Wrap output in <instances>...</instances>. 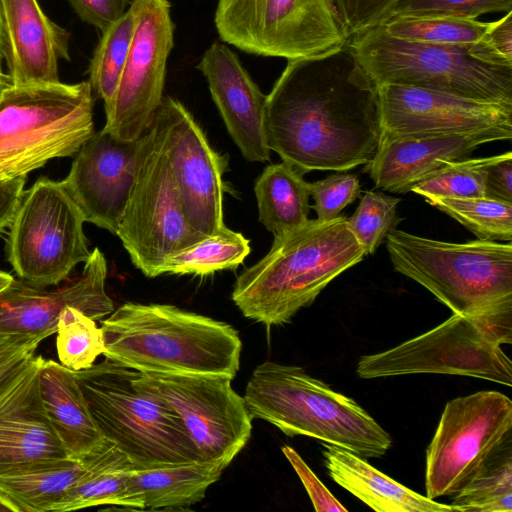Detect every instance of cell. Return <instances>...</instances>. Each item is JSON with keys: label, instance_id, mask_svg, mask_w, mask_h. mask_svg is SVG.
I'll return each mask as SVG.
<instances>
[{"label": "cell", "instance_id": "obj_5", "mask_svg": "<svg viewBox=\"0 0 512 512\" xmlns=\"http://www.w3.org/2000/svg\"><path fill=\"white\" fill-rule=\"evenodd\" d=\"M349 46L375 86L407 85L512 105V67L483 40L473 45L408 41L381 25L351 37Z\"/></svg>", "mask_w": 512, "mask_h": 512}, {"label": "cell", "instance_id": "obj_41", "mask_svg": "<svg viewBox=\"0 0 512 512\" xmlns=\"http://www.w3.org/2000/svg\"><path fill=\"white\" fill-rule=\"evenodd\" d=\"M44 338L0 332V394L34 359Z\"/></svg>", "mask_w": 512, "mask_h": 512}, {"label": "cell", "instance_id": "obj_51", "mask_svg": "<svg viewBox=\"0 0 512 512\" xmlns=\"http://www.w3.org/2000/svg\"><path fill=\"white\" fill-rule=\"evenodd\" d=\"M0 63H1V61H0ZM0 71H2V69H1V64H0Z\"/></svg>", "mask_w": 512, "mask_h": 512}, {"label": "cell", "instance_id": "obj_2", "mask_svg": "<svg viewBox=\"0 0 512 512\" xmlns=\"http://www.w3.org/2000/svg\"><path fill=\"white\" fill-rule=\"evenodd\" d=\"M364 256L347 217L308 219L274 236L268 253L238 275L231 297L246 318L282 325Z\"/></svg>", "mask_w": 512, "mask_h": 512}, {"label": "cell", "instance_id": "obj_6", "mask_svg": "<svg viewBox=\"0 0 512 512\" xmlns=\"http://www.w3.org/2000/svg\"><path fill=\"white\" fill-rule=\"evenodd\" d=\"M75 372L103 438L135 469L199 461L181 418L162 398L136 383V370L106 358Z\"/></svg>", "mask_w": 512, "mask_h": 512}, {"label": "cell", "instance_id": "obj_1", "mask_svg": "<svg viewBox=\"0 0 512 512\" xmlns=\"http://www.w3.org/2000/svg\"><path fill=\"white\" fill-rule=\"evenodd\" d=\"M266 143L301 174L368 163L380 138L377 88L346 45L288 60L266 95Z\"/></svg>", "mask_w": 512, "mask_h": 512}, {"label": "cell", "instance_id": "obj_20", "mask_svg": "<svg viewBox=\"0 0 512 512\" xmlns=\"http://www.w3.org/2000/svg\"><path fill=\"white\" fill-rule=\"evenodd\" d=\"M197 69L206 78L211 97L242 156L249 162L270 161L264 129L266 95L238 56L216 41L204 52Z\"/></svg>", "mask_w": 512, "mask_h": 512}, {"label": "cell", "instance_id": "obj_13", "mask_svg": "<svg viewBox=\"0 0 512 512\" xmlns=\"http://www.w3.org/2000/svg\"><path fill=\"white\" fill-rule=\"evenodd\" d=\"M512 401L498 391H479L447 402L426 450V497L460 491L511 437Z\"/></svg>", "mask_w": 512, "mask_h": 512}, {"label": "cell", "instance_id": "obj_22", "mask_svg": "<svg viewBox=\"0 0 512 512\" xmlns=\"http://www.w3.org/2000/svg\"><path fill=\"white\" fill-rule=\"evenodd\" d=\"M493 141H502V138L493 133L380 134L376 152L363 170L376 188L407 193L431 173L468 158L478 146Z\"/></svg>", "mask_w": 512, "mask_h": 512}, {"label": "cell", "instance_id": "obj_26", "mask_svg": "<svg viewBox=\"0 0 512 512\" xmlns=\"http://www.w3.org/2000/svg\"><path fill=\"white\" fill-rule=\"evenodd\" d=\"M80 460L83 471L54 512L101 505L144 509L143 499L131 484L135 467L112 442L104 439L98 448Z\"/></svg>", "mask_w": 512, "mask_h": 512}, {"label": "cell", "instance_id": "obj_4", "mask_svg": "<svg viewBox=\"0 0 512 512\" xmlns=\"http://www.w3.org/2000/svg\"><path fill=\"white\" fill-rule=\"evenodd\" d=\"M244 399L252 418L287 436H308L362 458L384 455L390 435L352 398L298 366L265 361L248 380Z\"/></svg>", "mask_w": 512, "mask_h": 512}, {"label": "cell", "instance_id": "obj_18", "mask_svg": "<svg viewBox=\"0 0 512 512\" xmlns=\"http://www.w3.org/2000/svg\"><path fill=\"white\" fill-rule=\"evenodd\" d=\"M146 133L127 141L102 128L81 146L62 183L85 222L116 235L142 161Z\"/></svg>", "mask_w": 512, "mask_h": 512}, {"label": "cell", "instance_id": "obj_24", "mask_svg": "<svg viewBox=\"0 0 512 512\" xmlns=\"http://www.w3.org/2000/svg\"><path fill=\"white\" fill-rule=\"evenodd\" d=\"M39 388L46 416L69 457L80 460L104 442L75 371L40 356Z\"/></svg>", "mask_w": 512, "mask_h": 512}, {"label": "cell", "instance_id": "obj_39", "mask_svg": "<svg viewBox=\"0 0 512 512\" xmlns=\"http://www.w3.org/2000/svg\"><path fill=\"white\" fill-rule=\"evenodd\" d=\"M309 190L314 199L311 208L320 220L336 218L361 194L359 179L351 173L330 174L322 180L309 183Z\"/></svg>", "mask_w": 512, "mask_h": 512}, {"label": "cell", "instance_id": "obj_8", "mask_svg": "<svg viewBox=\"0 0 512 512\" xmlns=\"http://www.w3.org/2000/svg\"><path fill=\"white\" fill-rule=\"evenodd\" d=\"M93 92L76 84L10 86L0 95V177L76 154L94 134Z\"/></svg>", "mask_w": 512, "mask_h": 512}, {"label": "cell", "instance_id": "obj_3", "mask_svg": "<svg viewBox=\"0 0 512 512\" xmlns=\"http://www.w3.org/2000/svg\"><path fill=\"white\" fill-rule=\"evenodd\" d=\"M103 355L139 372L234 379L242 342L229 324L168 304L124 303L101 321Z\"/></svg>", "mask_w": 512, "mask_h": 512}, {"label": "cell", "instance_id": "obj_15", "mask_svg": "<svg viewBox=\"0 0 512 512\" xmlns=\"http://www.w3.org/2000/svg\"><path fill=\"white\" fill-rule=\"evenodd\" d=\"M134 33L103 127L120 140H137L163 101L166 65L174 45L169 0H133Z\"/></svg>", "mask_w": 512, "mask_h": 512}, {"label": "cell", "instance_id": "obj_43", "mask_svg": "<svg viewBox=\"0 0 512 512\" xmlns=\"http://www.w3.org/2000/svg\"><path fill=\"white\" fill-rule=\"evenodd\" d=\"M77 15L102 32L119 20L129 0H68Z\"/></svg>", "mask_w": 512, "mask_h": 512}, {"label": "cell", "instance_id": "obj_19", "mask_svg": "<svg viewBox=\"0 0 512 512\" xmlns=\"http://www.w3.org/2000/svg\"><path fill=\"white\" fill-rule=\"evenodd\" d=\"M106 277V259L96 247L81 275L59 288L45 290L13 279L0 292V332L46 339L56 333L59 316L67 306L101 320L114 310L105 290Z\"/></svg>", "mask_w": 512, "mask_h": 512}, {"label": "cell", "instance_id": "obj_30", "mask_svg": "<svg viewBox=\"0 0 512 512\" xmlns=\"http://www.w3.org/2000/svg\"><path fill=\"white\" fill-rule=\"evenodd\" d=\"M451 505L459 512L512 511L511 437L454 494Z\"/></svg>", "mask_w": 512, "mask_h": 512}, {"label": "cell", "instance_id": "obj_21", "mask_svg": "<svg viewBox=\"0 0 512 512\" xmlns=\"http://www.w3.org/2000/svg\"><path fill=\"white\" fill-rule=\"evenodd\" d=\"M0 17L12 85L59 83V61L70 60V33L48 18L37 0H0Z\"/></svg>", "mask_w": 512, "mask_h": 512}, {"label": "cell", "instance_id": "obj_31", "mask_svg": "<svg viewBox=\"0 0 512 512\" xmlns=\"http://www.w3.org/2000/svg\"><path fill=\"white\" fill-rule=\"evenodd\" d=\"M250 241L225 225L215 234L170 257L162 274L205 276L216 271L235 269L250 253Z\"/></svg>", "mask_w": 512, "mask_h": 512}, {"label": "cell", "instance_id": "obj_42", "mask_svg": "<svg viewBox=\"0 0 512 512\" xmlns=\"http://www.w3.org/2000/svg\"><path fill=\"white\" fill-rule=\"evenodd\" d=\"M282 452L290 462L295 472L304 485L310 500L317 512H347L348 509L342 505L333 494L318 479L314 472L308 467L301 456L290 446L284 445Z\"/></svg>", "mask_w": 512, "mask_h": 512}, {"label": "cell", "instance_id": "obj_11", "mask_svg": "<svg viewBox=\"0 0 512 512\" xmlns=\"http://www.w3.org/2000/svg\"><path fill=\"white\" fill-rule=\"evenodd\" d=\"M84 223L62 181L40 178L24 191L7 239L8 261L19 279L38 288L67 280L92 252Z\"/></svg>", "mask_w": 512, "mask_h": 512}, {"label": "cell", "instance_id": "obj_44", "mask_svg": "<svg viewBox=\"0 0 512 512\" xmlns=\"http://www.w3.org/2000/svg\"><path fill=\"white\" fill-rule=\"evenodd\" d=\"M485 197L512 203V153L496 156L485 178Z\"/></svg>", "mask_w": 512, "mask_h": 512}, {"label": "cell", "instance_id": "obj_32", "mask_svg": "<svg viewBox=\"0 0 512 512\" xmlns=\"http://www.w3.org/2000/svg\"><path fill=\"white\" fill-rule=\"evenodd\" d=\"M426 202L449 215L478 239L512 240V203L488 197H431Z\"/></svg>", "mask_w": 512, "mask_h": 512}, {"label": "cell", "instance_id": "obj_25", "mask_svg": "<svg viewBox=\"0 0 512 512\" xmlns=\"http://www.w3.org/2000/svg\"><path fill=\"white\" fill-rule=\"evenodd\" d=\"M322 454L331 478L377 512L458 511L416 493L344 448L323 443Z\"/></svg>", "mask_w": 512, "mask_h": 512}, {"label": "cell", "instance_id": "obj_36", "mask_svg": "<svg viewBox=\"0 0 512 512\" xmlns=\"http://www.w3.org/2000/svg\"><path fill=\"white\" fill-rule=\"evenodd\" d=\"M496 156L449 163L419 181L411 191L425 199L484 197L487 169Z\"/></svg>", "mask_w": 512, "mask_h": 512}, {"label": "cell", "instance_id": "obj_50", "mask_svg": "<svg viewBox=\"0 0 512 512\" xmlns=\"http://www.w3.org/2000/svg\"><path fill=\"white\" fill-rule=\"evenodd\" d=\"M1 47H2V32H1V17H0V53H1Z\"/></svg>", "mask_w": 512, "mask_h": 512}, {"label": "cell", "instance_id": "obj_9", "mask_svg": "<svg viewBox=\"0 0 512 512\" xmlns=\"http://www.w3.org/2000/svg\"><path fill=\"white\" fill-rule=\"evenodd\" d=\"M512 343V311L455 314L440 325L383 352L362 356L363 379L433 373L481 378L511 387L512 363L501 344Z\"/></svg>", "mask_w": 512, "mask_h": 512}, {"label": "cell", "instance_id": "obj_37", "mask_svg": "<svg viewBox=\"0 0 512 512\" xmlns=\"http://www.w3.org/2000/svg\"><path fill=\"white\" fill-rule=\"evenodd\" d=\"M400 198L380 191H367L361 197L347 225L365 255H372L384 242L387 234L401 221L397 216Z\"/></svg>", "mask_w": 512, "mask_h": 512}, {"label": "cell", "instance_id": "obj_47", "mask_svg": "<svg viewBox=\"0 0 512 512\" xmlns=\"http://www.w3.org/2000/svg\"><path fill=\"white\" fill-rule=\"evenodd\" d=\"M0 512H18L17 507L0 492Z\"/></svg>", "mask_w": 512, "mask_h": 512}, {"label": "cell", "instance_id": "obj_38", "mask_svg": "<svg viewBox=\"0 0 512 512\" xmlns=\"http://www.w3.org/2000/svg\"><path fill=\"white\" fill-rule=\"evenodd\" d=\"M511 9L512 0H400L390 18L446 17L475 19L486 13H507Z\"/></svg>", "mask_w": 512, "mask_h": 512}, {"label": "cell", "instance_id": "obj_48", "mask_svg": "<svg viewBox=\"0 0 512 512\" xmlns=\"http://www.w3.org/2000/svg\"><path fill=\"white\" fill-rule=\"evenodd\" d=\"M13 279V276L9 273L0 271V292L9 286Z\"/></svg>", "mask_w": 512, "mask_h": 512}, {"label": "cell", "instance_id": "obj_40", "mask_svg": "<svg viewBox=\"0 0 512 512\" xmlns=\"http://www.w3.org/2000/svg\"><path fill=\"white\" fill-rule=\"evenodd\" d=\"M400 0H332L349 37L383 25Z\"/></svg>", "mask_w": 512, "mask_h": 512}, {"label": "cell", "instance_id": "obj_46", "mask_svg": "<svg viewBox=\"0 0 512 512\" xmlns=\"http://www.w3.org/2000/svg\"><path fill=\"white\" fill-rule=\"evenodd\" d=\"M26 176L0 180V234L12 223L24 193Z\"/></svg>", "mask_w": 512, "mask_h": 512}, {"label": "cell", "instance_id": "obj_12", "mask_svg": "<svg viewBox=\"0 0 512 512\" xmlns=\"http://www.w3.org/2000/svg\"><path fill=\"white\" fill-rule=\"evenodd\" d=\"M116 235L146 277L204 238L187 220L169 162L152 127ZM206 238V237H205Z\"/></svg>", "mask_w": 512, "mask_h": 512}, {"label": "cell", "instance_id": "obj_27", "mask_svg": "<svg viewBox=\"0 0 512 512\" xmlns=\"http://www.w3.org/2000/svg\"><path fill=\"white\" fill-rule=\"evenodd\" d=\"M226 460L135 469L131 484L150 510L187 509L205 498L208 488L229 466Z\"/></svg>", "mask_w": 512, "mask_h": 512}, {"label": "cell", "instance_id": "obj_34", "mask_svg": "<svg viewBox=\"0 0 512 512\" xmlns=\"http://www.w3.org/2000/svg\"><path fill=\"white\" fill-rule=\"evenodd\" d=\"M398 39L443 45H473L481 42L488 23L475 19L446 17H392L383 25Z\"/></svg>", "mask_w": 512, "mask_h": 512}, {"label": "cell", "instance_id": "obj_14", "mask_svg": "<svg viewBox=\"0 0 512 512\" xmlns=\"http://www.w3.org/2000/svg\"><path fill=\"white\" fill-rule=\"evenodd\" d=\"M135 381L178 414L199 461L231 463L249 441L253 418L229 377L136 371Z\"/></svg>", "mask_w": 512, "mask_h": 512}, {"label": "cell", "instance_id": "obj_16", "mask_svg": "<svg viewBox=\"0 0 512 512\" xmlns=\"http://www.w3.org/2000/svg\"><path fill=\"white\" fill-rule=\"evenodd\" d=\"M151 127L169 162L188 222L203 238L215 234L225 225L227 155L212 148L192 114L175 98H163Z\"/></svg>", "mask_w": 512, "mask_h": 512}, {"label": "cell", "instance_id": "obj_7", "mask_svg": "<svg viewBox=\"0 0 512 512\" xmlns=\"http://www.w3.org/2000/svg\"><path fill=\"white\" fill-rule=\"evenodd\" d=\"M386 248L394 269L430 291L453 313L512 311V244L451 243L393 229Z\"/></svg>", "mask_w": 512, "mask_h": 512}, {"label": "cell", "instance_id": "obj_52", "mask_svg": "<svg viewBox=\"0 0 512 512\" xmlns=\"http://www.w3.org/2000/svg\"><path fill=\"white\" fill-rule=\"evenodd\" d=\"M0 180H1V177H0Z\"/></svg>", "mask_w": 512, "mask_h": 512}, {"label": "cell", "instance_id": "obj_17", "mask_svg": "<svg viewBox=\"0 0 512 512\" xmlns=\"http://www.w3.org/2000/svg\"><path fill=\"white\" fill-rule=\"evenodd\" d=\"M380 134L493 133L512 138V105L399 84L376 86Z\"/></svg>", "mask_w": 512, "mask_h": 512}, {"label": "cell", "instance_id": "obj_28", "mask_svg": "<svg viewBox=\"0 0 512 512\" xmlns=\"http://www.w3.org/2000/svg\"><path fill=\"white\" fill-rule=\"evenodd\" d=\"M82 471L71 457L32 462L1 474L0 492L18 512H54Z\"/></svg>", "mask_w": 512, "mask_h": 512}, {"label": "cell", "instance_id": "obj_33", "mask_svg": "<svg viewBox=\"0 0 512 512\" xmlns=\"http://www.w3.org/2000/svg\"><path fill=\"white\" fill-rule=\"evenodd\" d=\"M134 16L130 9L102 32L89 66V83L92 92L108 106L115 93L123 70L132 36Z\"/></svg>", "mask_w": 512, "mask_h": 512}, {"label": "cell", "instance_id": "obj_10", "mask_svg": "<svg viewBox=\"0 0 512 512\" xmlns=\"http://www.w3.org/2000/svg\"><path fill=\"white\" fill-rule=\"evenodd\" d=\"M214 21L224 42L265 57H323L350 40L332 0H219Z\"/></svg>", "mask_w": 512, "mask_h": 512}, {"label": "cell", "instance_id": "obj_49", "mask_svg": "<svg viewBox=\"0 0 512 512\" xmlns=\"http://www.w3.org/2000/svg\"><path fill=\"white\" fill-rule=\"evenodd\" d=\"M10 86H12V81L9 75L0 71V95Z\"/></svg>", "mask_w": 512, "mask_h": 512}, {"label": "cell", "instance_id": "obj_35", "mask_svg": "<svg viewBox=\"0 0 512 512\" xmlns=\"http://www.w3.org/2000/svg\"><path fill=\"white\" fill-rule=\"evenodd\" d=\"M56 333L59 361L73 371L91 367L105 351L101 327L74 307L67 306L61 312Z\"/></svg>", "mask_w": 512, "mask_h": 512}, {"label": "cell", "instance_id": "obj_45", "mask_svg": "<svg viewBox=\"0 0 512 512\" xmlns=\"http://www.w3.org/2000/svg\"><path fill=\"white\" fill-rule=\"evenodd\" d=\"M483 42L497 57L512 66V11L488 23Z\"/></svg>", "mask_w": 512, "mask_h": 512}, {"label": "cell", "instance_id": "obj_29", "mask_svg": "<svg viewBox=\"0 0 512 512\" xmlns=\"http://www.w3.org/2000/svg\"><path fill=\"white\" fill-rule=\"evenodd\" d=\"M259 221L274 236L308 220L311 209L309 182L285 162L264 168L254 184Z\"/></svg>", "mask_w": 512, "mask_h": 512}, {"label": "cell", "instance_id": "obj_23", "mask_svg": "<svg viewBox=\"0 0 512 512\" xmlns=\"http://www.w3.org/2000/svg\"><path fill=\"white\" fill-rule=\"evenodd\" d=\"M40 356L0 394V475L32 462L69 457L42 404Z\"/></svg>", "mask_w": 512, "mask_h": 512}]
</instances>
